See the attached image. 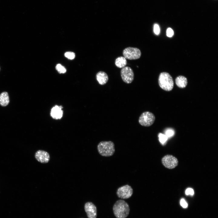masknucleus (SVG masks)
<instances>
[{
	"mask_svg": "<svg viewBox=\"0 0 218 218\" xmlns=\"http://www.w3.org/2000/svg\"><path fill=\"white\" fill-rule=\"evenodd\" d=\"M158 137L160 142L162 144L164 143L167 140V137L165 134L159 133Z\"/></svg>",
	"mask_w": 218,
	"mask_h": 218,
	"instance_id": "obj_17",
	"label": "nucleus"
},
{
	"mask_svg": "<svg viewBox=\"0 0 218 218\" xmlns=\"http://www.w3.org/2000/svg\"><path fill=\"white\" fill-rule=\"evenodd\" d=\"M123 54L126 59L136 60L140 58L141 55V52L138 48L128 47L124 50Z\"/></svg>",
	"mask_w": 218,
	"mask_h": 218,
	"instance_id": "obj_5",
	"label": "nucleus"
},
{
	"mask_svg": "<svg viewBox=\"0 0 218 218\" xmlns=\"http://www.w3.org/2000/svg\"><path fill=\"white\" fill-rule=\"evenodd\" d=\"M63 107L62 106L57 105L53 107L51 111V116L55 119H60L63 116V111L62 110Z\"/></svg>",
	"mask_w": 218,
	"mask_h": 218,
	"instance_id": "obj_11",
	"label": "nucleus"
},
{
	"mask_svg": "<svg viewBox=\"0 0 218 218\" xmlns=\"http://www.w3.org/2000/svg\"><path fill=\"white\" fill-rule=\"evenodd\" d=\"M175 83L179 88H185L187 84V78L182 75L179 76L175 79Z\"/></svg>",
	"mask_w": 218,
	"mask_h": 218,
	"instance_id": "obj_13",
	"label": "nucleus"
},
{
	"mask_svg": "<svg viewBox=\"0 0 218 218\" xmlns=\"http://www.w3.org/2000/svg\"><path fill=\"white\" fill-rule=\"evenodd\" d=\"M9 102V97L6 92L2 93L0 94V105L5 107L7 106Z\"/></svg>",
	"mask_w": 218,
	"mask_h": 218,
	"instance_id": "obj_14",
	"label": "nucleus"
},
{
	"mask_svg": "<svg viewBox=\"0 0 218 218\" xmlns=\"http://www.w3.org/2000/svg\"><path fill=\"white\" fill-rule=\"evenodd\" d=\"M158 81L160 87L166 91H170L173 88V79L168 73H161L159 75Z\"/></svg>",
	"mask_w": 218,
	"mask_h": 218,
	"instance_id": "obj_2",
	"label": "nucleus"
},
{
	"mask_svg": "<svg viewBox=\"0 0 218 218\" xmlns=\"http://www.w3.org/2000/svg\"><path fill=\"white\" fill-rule=\"evenodd\" d=\"M64 56L70 60H72L75 57V54L74 53L71 51H67L64 54Z\"/></svg>",
	"mask_w": 218,
	"mask_h": 218,
	"instance_id": "obj_18",
	"label": "nucleus"
},
{
	"mask_svg": "<svg viewBox=\"0 0 218 218\" xmlns=\"http://www.w3.org/2000/svg\"><path fill=\"white\" fill-rule=\"evenodd\" d=\"M161 162L165 167L169 169L175 168L178 163L177 159L170 155H167L164 156L162 159Z\"/></svg>",
	"mask_w": 218,
	"mask_h": 218,
	"instance_id": "obj_8",
	"label": "nucleus"
},
{
	"mask_svg": "<svg viewBox=\"0 0 218 218\" xmlns=\"http://www.w3.org/2000/svg\"><path fill=\"white\" fill-rule=\"evenodd\" d=\"M121 75L123 81L126 83L130 84L134 79L133 71L129 67L125 66L123 68L121 71Z\"/></svg>",
	"mask_w": 218,
	"mask_h": 218,
	"instance_id": "obj_6",
	"label": "nucleus"
},
{
	"mask_svg": "<svg viewBox=\"0 0 218 218\" xmlns=\"http://www.w3.org/2000/svg\"><path fill=\"white\" fill-rule=\"evenodd\" d=\"M96 79L99 83L101 85L105 84L108 80V77L104 72L100 71L98 72L96 76Z\"/></svg>",
	"mask_w": 218,
	"mask_h": 218,
	"instance_id": "obj_12",
	"label": "nucleus"
},
{
	"mask_svg": "<svg viewBox=\"0 0 218 218\" xmlns=\"http://www.w3.org/2000/svg\"><path fill=\"white\" fill-rule=\"evenodd\" d=\"M155 120V117L153 114L149 111H145L140 116L138 122L142 126L149 127L153 124Z\"/></svg>",
	"mask_w": 218,
	"mask_h": 218,
	"instance_id": "obj_4",
	"label": "nucleus"
},
{
	"mask_svg": "<svg viewBox=\"0 0 218 218\" xmlns=\"http://www.w3.org/2000/svg\"><path fill=\"white\" fill-rule=\"evenodd\" d=\"M84 210L88 218H96L97 208L92 202H88L84 205Z\"/></svg>",
	"mask_w": 218,
	"mask_h": 218,
	"instance_id": "obj_10",
	"label": "nucleus"
},
{
	"mask_svg": "<svg viewBox=\"0 0 218 218\" xmlns=\"http://www.w3.org/2000/svg\"><path fill=\"white\" fill-rule=\"evenodd\" d=\"M115 63L116 66L118 68H122L125 67L127 64L126 59L123 56L119 57L116 59Z\"/></svg>",
	"mask_w": 218,
	"mask_h": 218,
	"instance_id": "obj_15",
	"label": "nucleus"
},
{
	"mask_svg": "<svg viewBox=\"0 0 218 218\" xmlns=\"http://www.w3.org/2000/svg\"><path fill=\"white\" fill-rule=\"evenodd\" d=\"M194 193L193 190L191 188L187 189L185 191V193L186 195H193Z\"/></svg>",
	"mask_w": 218,
	"mask_h": 218,
	"instance_id": "obj_23",
	"label": "nucleus"
},
{
	"mask_svg": "<svg viewBox=\"0 0 218 218\" xmlns=\"http://www.w3.org/2000/svg\"><path fill=\"white\" fill-rule=\"evenodd\" d=\"M174 134V130L170 128L167 129L165 131V135L167 137H170L173 136Z\"/></svg>",
	"mask_w": 218,
	"mask_h": 218,
	"instance_id": "obj_19",
	"label": "nucleus"
},
{
	"mask_svg": "<svg viewBox=\"0 0 218 218\" xmlns=\"http://www.w3.org/2000/svg\"><path fill=\"white\" fill-rule=\"evenodd\" d=\"M154 33L156 35H158L160 33V28L159 25L157 24H155L154 26Z\"/></svg>",
	"mask_w": 218,
	"mask_h": 218,
	"instance_id": "obj_20",
	"label": "nucleus"
},
{
	"mask_svg": "<svg viewBox=\"0 0 218 218\" xmlns=\"http://www.w3.org/2000/svg\"><path fill=\"white\" fill-rule=\"evenodd\" d=\"M97 149L99 153L104 157L111 156L115 151L114 143L111 141L100 142L97 146Z\"/></svg>",
	"mask_w": 218,
	"mask_h": 218,
	"instance_id": "obj_3",
	"label": "nucleus"
},
{
	"mask_svg": "<svg viewBox=\"0 0 218 218\" xmlns=\"http://www.w3.org/2000/svg\"><path fill=\"white\" fill-rule=\"evenodd\" d=\"M56 68L58 72L60 74L64 73L66 71L65 68L60 64H58L56 65Z\"/></svg>",
	"mask_w": 218,
	"mask_h": 218,
	"instance_id": "obj_16",
	"label": "nucleus"
},
{
	"mask_svg": "<svg viewBox=\"0 0 218 218\" xmlns=\"http://www.w3.org/2000/svg\"><path fill=\"white\" fill-rule=\"evenodd\" d=\"M113 209L114 214L117 218H126L130 212L128 204L124 200H121L116 201Z\"/></svg>",
	"mask_w": 218,
	"mask_h": 218,
	"instance_id": "obj_1",
	"label": "nucleus"
},
{
	"mask_svg": "<svg viewBox=\"0 0 218 218\" xmlns=\"http://www.w3.org/2000/svg\"><path fill=\"white\" fill-rule=\"evenodd\" d=\"M35 157L38 161L43 164L48 163L50 159L48 153L42 150H37L35 154Z\"/></svg>",
	"mask_w": 218,
	"mask_h": 218,
	"instance_id": "obj_9",
	"label": "nucleus"
},
{
	"mask_svg": "<svg viewBox=\"0 0 218 218\" xmlns=\"http://www.w3.org/2000/svg\"><path fill=\"white\" fill-rule=\"evenodd\" d=\"M116 193L119 198L122 199H128L132 195L133 190L130 186L126 185L119 187Z\"/></svg>",
	"mask_w": 218,
	"mask_h": 218,
	"instance_id": "obj_7",
	"label": "nucleus"
},
{
	"mask_svg": "<svg viewBox=\"0 0 218 218\" xmlns=\"http://www.w3.org/2000/svg\"></svg>",
	"mask_w": 218,
	"mask_h": 218,
	"instance_id": "obj_24",
	"label": "nucleus"
},
{
	"mask_svg": "<svg viewBox=\"0 0 218 218\" xmlns=\"http://www.w3.org/2000/svg\"><path fill=\"white\" fill-rule=\"evenodd\" d=\"M180 204L181 206L183 208H186L188 206L187 203L183 199H182L181 200Z\"/></svg>",
	"mask_w": 218,
	"mask_h": 218,
	"instance_id": "obj_22",
	"label": "nucleus"
},
{
	"mask_svg": "<svg viewBox=\"0 0 218 218\" xmlns=\"http://www.w3.org/2000/svg\"><path fill=\"white\" fill-rule=\"evenodd\" d=\"M167 35L169 37H172L174 34L173 31L170 28H168L167 30Z\"/></svg>",
	"mask_w": 218,
	"mask_h": 218,
	"instance_id": "obj_21",
	"label": "nucleus"
}]
</instances>
